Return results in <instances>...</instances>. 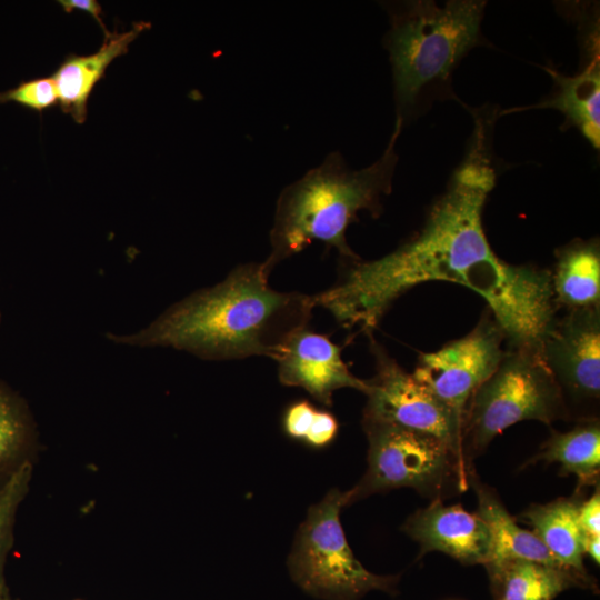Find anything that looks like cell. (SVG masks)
<instances>
[{
  "mask_svg": "<svg viewBox=\"0 0 600 600\" xmlns=\"http://www.w3.org/2000/svg\"><path fill=\"white\" fill-rule=\"evenodd\" d=\"M59 4L67 13H71L73 10H82L89 13L103 29L104 36L109 33L101 19L102 8L96 0H60Z\"/></svg>",
  "mask_w": 600,
  "mask_h": 600,
  "instance_id": "484cf974",
  "label": "cell"
},
{
  "mask_svg": "<svg viewBox=\"0 0 600 600\" xmlns=\"http://www.w3.org/2000/svg\"><path fill=\"white\" fill-rule=\"evenodd\" d=\"M469 486L474 489L478 500L476 513L484 521L490 532L491 552L488 562L521 559L564 568L532 531L521 528L516 522L496 491L482 483L471 468L468 472Z\"/></svg>",
  "mask_w": 600,
  "mask_h": 600,
  "instance_id": "2e32d148",
  "label": "cell"
},
{
  "mask_svg": "<svg viewBox=\"0 0 600 600\" xmlns=\"http://www.w3.org/2000/svg\"><path fill=\"white\" fill-rule=\"evenodd\" d=\"M489 127L476 119L469 151L422 228L390 253L373 260H342L333 286L314 296L347 329L372 334L392 303L413 287L443 281L483 298L509 348H539L557 316L551 271L509 263L493 251L482 223L496 172Z\"/></svg>",
  "mask_w": 600,
  "mask_h": 600,
  "instance_id": "6da1fadb",
  "label": "cell"
},
{
  "mask_svg": "<svg viewBox=\"0 0 600 600\" xmlns=\"http://www.w3.org/2000/svg\"><path fill=\"white\" fill-rule=\"evenodd\" d=\"M0 600H3V599L0 597Z\"/></svg>",
  "mask_w": 600,
  "mask_h": 600,
  "instance_id": "83f0119b",
  "label": "cell"
},
{
  "mask_svg": "<svg viewBox=\"0 0 600 600\" xmlns=\"http://www.w3.org/2000/svg\"><path fill=\"white\" fill-rule=\"evenodd\" d=\"M486 7L479 0L409 2L392 16L388 50L400 109L414 103L423 87L444 80L479 41Z\"/></svg>",
  "mask_w": 600,
  "mask_h": 600,
  "instance_id": "277c9868",
  "label": "cell"
},
{
  "mask_svg": "<svg viewBox=\"0 0 600 600\" xmlns=\"http://www.w3.org/2000/svg\"><path fill=\"white\" fill-rule=\"evenodd\" d=\"M317 408L307 400L291 403L284 411V433L294 440H304L314 420Z\"/></svg>",
  "mask_w": 600,
  "mask_h": 600,
  "instance_id": "603a6c76",
  "label": "cell"
},
{
  "mask_svg": "<svg viewBox=\"0 0 600 600\" xmlns=\"http://www.w3.org/2000/svg\"><path fill=\"white\" fill-rule=\"evenodd\" d=\"M487 568L493 600H553L572 586H591L590 577L537 561H490Z\"/></svg>",
  "mask_w": 600,
  "mask_h": 600,
  "instance_id": "9a60e30c",
  "label": "cell"
},
{
  "mask_svg": "<svg viewBox=\"0 0 600 600\" xmlns=\"http://www.w3.org/2000/svg\"><path fill=\"white\" fill-rule=\"evenodd\" d=\"M369 442L368 469L349 490V504L376 492L412 488L441 499L450 488H468V470L441 440L393 424L362 420Z\"/></svg>",
  "mask_w": 600,
  "mask_h": 600,
  "instance_id": "8992f818",
  "label": "cell"
},
{
  "mask_svg": "<svg viewBox=\"0 0 600 600\" xmlns=\"http://www.w3.org/2000/svg\"><path fill=\"white\" fill-rule=\"evenodd\" d=\"M599 47L593 48L588 64L574 76H564L553 68H544L554 82L553 94L534 106L503 111L519 112L530 109H557L569 127H576L596 149L600 147V63Z\"/></svg>",
  "mask_w": 600,
  "mask_h": 600,
  "instance_id": "5bb4252c",
  "label": "cell"
},
{
  "mask_svg": "<svg viewBox=\"0 0 600 600\" xmlns=\"http://www.w3.org/2000/svg\"><path fill=\"white\" fill-rule=\"evenodd\" d=\"M416 540L421 552L440 551L463 564H486L491 552L490 532L484 521L460 504L441 499L416 511L402 527Z\"/></svg>",
  "mask_w": 600,
  "mask_h": 600,
  "instance_id": "7c38bea8",
  "label": "cell"
},
{
  "mask_svg": "<svg viewBox=\"0 0 600 600\" xmlns=\"http://www.w3.org/2000/svg\"><path fill=\"white\" fill-rule=\"evenodd\" d=\"M578 494L559 498L546 504H533L520 519L532 528L553 558L564 568L589 577L583 566V531L579 524Z\"/></svg>",
  "mask_w": 600,
  "mask_h": 600,
  "instance_id": "ac0fdd59",
  "label": "cell"
},
{
  "mask_svg": "<svg viewBox=\"0 0 600 600\" xmlns=\"http://www.w3.org/2000/svg\"><path fill=\"white\" fill-rule=\"evenodd\" d=\"M401 127L398 116L386 150L372 164L350 170L341 154L332 152L281 191L270 231L271 251L262 262L269 273L313 241L334 248L342 260L360 258L349 247L346 231L360 211L380 214L382 198L392 189Z\"/></svg>",
  "mask_w": 600,
  "mask_h": 600,
  "instance_id": "3957f363",
  "label": "cell"
},
{
  "mask_svg": "<svg viewBox=\"0 0 600 600\" xmlns=\"http://www.w3.org/2000/svg\"><path fill=\"white\" fill-rule=\"evenodd\" d=\"M27 473V467L21 466L0 489V550L8 524L24 488Z\"/></svg>",
  "mask_w": 600,
  "mask_h": 600,
  "instance_id": "7402d4cb",
  "label": "cell"
},
{
  "mask_svg": "<svg viewBox=\"0 0 600 600\" xmlns=\"http://www.w3.org/2000/svg\"><path fill=\"white\" fill-rule=\"evenodd\" d=\"M269 276L262 262L240 264L220 283L191 294L144 330L117 341L172 347L211 360L276 359L289 338L308 327L317 304L314 296L273 289Z\"/></svg>",
  "mask_w": 600,
  "mask_h": 600,
  "instance_id": "7a4b0ae2",
  "label": "cell"
},
{
  "mask_svg": "<svg viewBox=\"0 0 600 600\" xmlns=\"http://www.w3.org/2000/svg\"><path fill=\"white\" fill-rule=\"evenodd\" d=\"M569 408L539 348H509L496 371L473 392L463 414L462 451L468 469L494 437L523 420L551 424Z\"/></svg>",
  "mask_w": 600,
  "mask_h": 600,
  "instance_id": "5b68a950",
  "label": "cell"
},
{
  "mask_svg": "<svg viewBox=\"0 0 600 600\" xmlns=\"http://www.w3.org/2000/svg\"><path fill=\"white\" fill-rule=\"evenodd\" d=\"M540 354L564 401L596 402L600 397V307L567 310L543 336Z\"/></svg>",
  "mask_w": 600,
  "mask_h": 600,
  "instance_id": "30bf717a",
  "label": "cell"
},
{
  "mask_svg": "<svg viewBox=\"0 0 600 600\" xmlns=\"http://www.w3.org/2000/svg\"><path fill=\"white\" fill-rule=\"evenodd\" d=\"M583 554L587 553L597 564L600 562V536L583 534Z\"/></svg>",
  "mask_w": 600,
  "mask_h": 600,
  "instance_id": "4316f807",
  "label": "cell"
},
{
  "mask_svg": "<svg viewBox=\"0 0 600 600\" xmlns=\"http://www.w3.org/2000/svg\"><path fill=\"white\" fill-rule=\"evenodd\" d=\"M578 520L584 534L600 536V493L598 486L588 500L581 501Z\"/></svg>",
  "mask_w": 600,
  "mask_h": 600,
  "instance_id": "d4e9b609",
  "label": "cell"
},
{
  "mask_svg": "<svg viewBox=\"0 0 600 600\" xmlns=\"http://www.w3.org/2000/svg\"><path fill=\"white\" fill-rule=\"evenodd\" d=\"M349 491L332 489L309 508L289 557L293 579L306 591L331 600H353L370 590L391 591L394 577L368 571L354 557L340 522Z\"/></svg>",
  "mask_w": 600,
  "mask_h": 600,
  "instance_id": "52a82bcc",
  "label": "cell"
},
{
  "mask_svg": "<svg viewBox=\"0 0 600 600\" xmlns=\"http://www.w3.org/2000/svg\"><path fill=\"white\" fill-rule=\"evenodd\" d=\"M369 337L376 373L367 380L362 420L432 436L444 442L469 471L462 451V421Z\"/></svg>",
  "mask_w": 600,
  "mask_h": 600,
  "instance_id": "ba28073f",
  "label": "cell"
},
{
  "mask_svg": "<svg viewBox=\"0 0 600 600\" xmlns=\"http://www.w3.org/2000/svg\"><path fill=\"white\" fill-rule=\"evenodd\" d=\"M21 434L22 427L14 408L0 393V464L16 451Z\"/></svg>",
  "mask_w": 600,
  "mask_h": 600,
  "instance_id": "44dd1931",
  "label": "cell"
},
{
  "mask_svg": "<svg viewBox=\"0 0 600 600\" xmlns=\"http://www.w3.org/2000/svg\"><path fill=\"white\" fill-rule=\"evenodd\" d=\"M504 341L502 329L488 310L464 337L420 353L412 374L463 421L471 396L498 368Z\"/></svg>",
  "mask_w": 600,
  "mask_h": 600,
  "instance_id": "9c48e42d",
  "label": "cell"
},
{
  "mask_svg": "<svg viewBox=\"0 0 600 600\" xmlns=\"http://www.w3.org/2000/svg\"><path fill=\"white\" fill-rule=\"evenodd\" d=\"M551 283L558 308L600 307V247L598 239H574L556 252Z\"/></svg>",
  "mask_w": 600,
  "mask_h": 600,
  "instance_id": "e0dca14e",
  "label": "cell"
},
{
  "mask_svg": "<svg viewBox=\"0 0 600 600\" xmlns=\"http://www.w3.org/2000/svg\"><path fill=\"white\" fill-rule=\"evenodd\" d=\"M338 430L337 418L327 410L318 409L303 442L312 448H324L336 439Z\"/></svg>",
  "mask_w": 600,
  "mask_h": 600,
  "instance_id": "cb8c5ba5",
  "label": "cell"
},
{
  "mask_svg": "<svg viewBox=\"0 0 600 600\" xmlns=\"http://www.w3.org/2000/svg\"><path fill=\"white\" fill-rule=\"evenodd\" d=\"M57 101L58 92L52 77L22 81L17 87L0 92V103L14 102L38 112L54 106Z\"/></svg>",
  "mask_w": 600,
  "mask_h": 600,
  "instance_id": "ffe728a7",
  "label": "cell"
},
{
  "mask_svg": "<svg viewBox=\"0 0 600 600\" xmlns=\"http://www.w3.org/2000/svg\"><path fill=\"white\" fill-rule=\"evenodd\" d=\"M274 360L283 386L300 387L323 406L332 404L336 390L367 391V380L351 373L341 357V348L308 327L293 333Z\"/></svg>",
  "mask_w": 600,
  "mask_h": 600,
  "instance_id": "8fae6325",
  "label": "cell"
},
{
  "mask_svg": "<svg viewBox=\"0 0 600 600\" xmlns=\"http://www.w3.org/2000/svg\"><path fill=\"white\" fill-rule=\"evenodd\" d=\"M559 463L564 474H574L578 490L599 481L600 424L596 418L582 419L571 430L553 432L530 462Z\"/></svg>",
  "mask_w": 600,
  "mask_h": 600,
  "instance_id": "d6986e66",
  "label": "cell"
},
{
  "mask_svg": "<svg viewBox=\"0 0 600 600\" xmlns=\"http://www.w3.org/2000/svg\"><path fill=\"white\" fill-rule=\"evenodd\" d=\"M150 28L139 21L124 32H109L99 50L91 54H69L52 74L61 110L77 123L87 120V106L96 84L103 78L113 60L126 54L129 46Z\"/></svg>",
  "mask_w": 600,
  "mask_h": 600,
  "instance_id": "4fadbf2b",
  "label": "cell"
}]
</instances>
